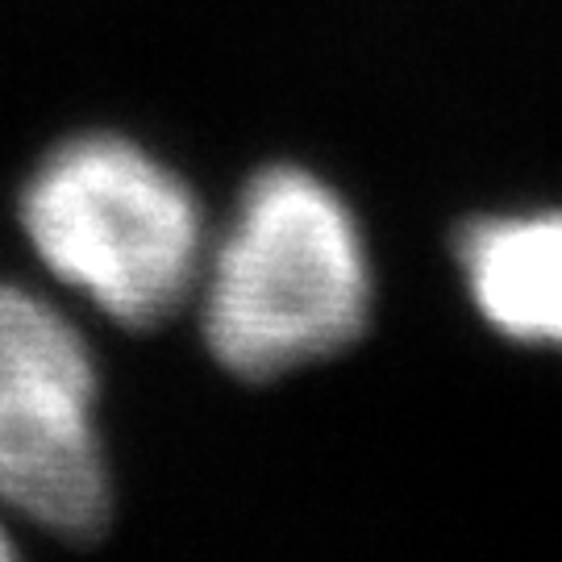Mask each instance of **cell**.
Instances as JSON below:
<instances>
[{
	"label": "cell",
	"instance_id": "6da1fadb",
	"mask_svg": "<svg viewBox=\"0 0 562 562\" xmlns=\"http://www.w3.org/2000/svg\"><path fill=\"white\" fill-rule=\"evenodd\" d=\"M359 217L308 167H262L201 271L209 355L250 383L346 350L371 317Z\"/></svg>",
	"mask_w": 562,
	"mask_h": 562
},
{
	"label": "cell",
	"instance_id": "3957f363",
	"mask_svg": "<svg viewBox=\"0 0 562 562\" xmlns=\"http://www.w3.org/2000/svg\"><path fill=\"white\" fill-rule=\"evenodd\" d=\"M97 359L71 317L0 280V504L63 542L101 538L113 508Z\"/></svg>",
	"mask_w": 562,
	"mask_h": 562
},
{
	"label": "cell",
	"instance_id": "7a4b0ae2",
	"mask_svg": "<svg viewBox=\"0 0 562 562\" xmlns=\"http://www.w3.org/2000/svg\"><path fill=\"white\" fill-rule=\"evenodd\" d=\"M21 229L63 288L130 329L180 313L209 255L196 192L121 134L55 146L21 188Z\"/></svg>",
	"mask_w": 562,
	"mask_h": 562
},
{
	"label": "cell",
	"instance_id": "5b68a950",
	"mask_svg": "<svg viewBox=\"0 0 562 562\" xmlns=\"http://www.w3.org/2000/svg\"><path fill=\"white\" fill-rule=\"evenodd\" d=\"M18 554V546H13V538H9V529L0 525V559H13Z\"/></svg>",
	"mask_w": 562,
	"mask_h": 562
},
{
	"label": "cell",
	"instance_id": "277c9868",
	"mask_svg": "<svg viewBox=\"0 0 562 562\" xmlns=\"http://www.w3.org/2000/svg\"><path fill=\"white\" fill-rule=\"evenodd\" d=\"M459 271L496 334L562 350V209L471 222L459 234Z\"/></svg>",
	"mask_w": 562,
	"mask_h": 562
}]
</instances>
